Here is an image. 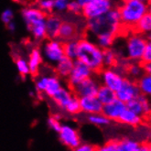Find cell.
Listing matches in <instances>:
<instances>
[{
  "instance_id": "cell-1",
  "label": "cell",
  "mask_w": 151,
  "mask_h": 151,
  "mask_svg": "<svg viewBox=\"0 0 151 151\" xmlns=\"http://www.w3.org/2000/svg\"><path fill=\"white\" fill-rule=\"evenodd\" d=\"M76 60L85 64L93 73H99L104 69L103 50L87 39L78 40V52Z\"/></svg>"
},
{
  "instance_id": "cell-2",
  "label": "cell",
  "mask_w": 151,
  "mask_h": 151,
  "mask_svg": "<svg viewBox=\"0 0 151 151\" xmlns=\"http://www.w3.org/2000/svg\"><path fill=\"white\" fill-rule=\"evenodd\" d=\"M87 20V29L95 36L103 32H111L116 36L122 27L119 10L113 8L104 15Z\"/></svg>"
},
{
  "instance_id": "cell-3",
  "label": "cell",
  "mask_w": 151,
  "mask_h": 151,
  "mask_svg": "<svg viewBox=\"0 0 151 151\" xmlns=\"http://www.w3.org/2000/svg\"><path fill=\"white\" fill-rule=\"evenodd\" d=\"M122 26L134 28L138 20L149 11L147 0H129L125 1L118 8Z\"/></svg>"
},
{
  "instance_id": "cell-4",
  "label": "cell",
  "mask_w": 151,
  "mask_h": 151,
  "mask_svg": "<svg viewBox=\"0 0 151 151\" xmlns=\"http://www.w3.org/2000/svg\"><path fill=\"white\" fill-rule=\"evenodd\" d=\"M35 87L37 93H44L51 98L55 93L63 87V84L60 78L56 75H43L36 81Z\"/></svg>"
},
{
  "instance_id": "cell-5",
  "label": "cell",
  "mask_w": 151,
  "mask_h": 151,
  "mask_svg": "<svg viewBox=\"0 0 151 151\" xmlns=\"http://www.w3.org/2000/svg\"><path fill=\"white\" fill-rule=\"evenodd\" d=\"M147 42V39L139 33L129 37L127 42V54L128 59L135 63H140Z\"/></svg>"
},
{
  "instance_id": "cell-6",
  "label": "cell",
  "mask_w": 151,
  "mask_h": 151,
  "mask_svg": "<svg viewBox=\"0 0 151 151\" xmlns=\"http://www.w3.org/2000/svg\"><path fill=\"white\" fill-rule=\"evenodd\" d=\"M111 8L112 3L110 0H90L82 8V13L86 19H90L104 15Z\"/></svg>"
},
{
  "instance_id": "cell-7",
  "label": "cell",
  "mask_w": 151,
  "mask_h": 151,
  "mask_svg": "<svg viewBox=\"0 0 151 151\" xmlns=\"http://www.w3.org/2000/svg\"><path fill=\"white\" fill-rule=\"evenodd\" d=\"M42 56L51 64H56L64 56L63 42L58 39L50 40L45 42L42 49Z\"/></svg>"
},
{
  "instance_id": "cell-8",
  "label": "cell",
  "mask_w": 151,
  "mask_h": 151,
  "mask_svg": "<svg viewBox=\"0 0 151 151\" xmlns=\"http://www.w3.org/2000/svg\"><path fill=\"white\" fill-rule=\"evenodd\" d=\"M93 70L78 60H73V68L68 76V84L70 90L83 80L93 76Z\"/></svg>"
},
{
  "instance_id": "cell-9",
  "label": "cell",
  "mask_w": 151,
  "mask_h": 151,
  "mask_svg": "<svg viewBox=\"0 0 151 151\" xmlns=\"http://www.w3.org/2000/svg\"><path fill=\"white\" fill-rule=\"evenodd\" d=\"M59 138L65 147L73 150H75L81 144V137L78 131L68 125L61 126V128L59 131Z\"/></svg>"
},
{
  "instance_id": "cell-10",
  "label": "cell",
  "mask_w": 151,
  "mask_h": 151,
  "mask_svg": "<svg viewBox=\"0 0 151 151\" xmlns=\"http://www.w3.org/2000/svg\"><path fill=\"white\" fill-rule=\"evenodd\" d=\"M139 88L136 82L130 81L128 79H124L121 87L115 92L116 98L124 103H127L132 99H135L140 94Z\"/></svg>"
},
{
  "instance_id": "cell-11",
  "label": "cell",
  "mask_w": 151,
  "mask_h": 151,
  "mask_svg": "<svg viewBox=\"0 0 151 151\" xmlns=\"http://www.w3.org/2000/svg\"><path fill=\"white\" fill-rule=\"evenodd\" d=\"M99 73L101 75V81L103 85L109 87L114 92H116L121 87L124 79H125L117 70L112 69L111 67L101 70Z\"/></svg>"
},
{
  "instance_id": "cell-12",
  "label": "cell",
  "mask_w": 151,
  "mask_h": 151,
  "mask_svg": "<svg viewBox=\"0 0 151 151\" xmlns=\"http://www.w3.org/2000/svg\"><path fill=\"white\" fill-rule=\"evenodd\" d=\"M100 83L93 76L89 77L80 83L73 89V93L78 97L83 96H96Z\"/></svg>"
},
{
  "instance_id": "cell-13",
  "label": "cell",
  "mask_w": 151,
  "mask_h": 151,
  "mask_svg": "<svg viewBox=\"0 0 151 151\" xmlns=\"http://www.w3.org/2000/svg\"><path fill=\"white\" fill-rule=\"evenodd\" d=\"M127 108L126 103L115 98L112 102L103 105L102 114H104L110 121L118 122V118L122 112Z\"/></svg>"
},
{
  "instance_id": "cell-14",
  "label": "cell",
  "mask_w": 151,
  "mask_h": 151,
  "mask_svg": "<svg viewBox=\"0 0 151 151\" xmlns=\"http://www.w3.org/2000/svg\"><path fill=\"white\" fill-rule=\"evenodd\" d=\"M81 112L87 114L102 113L103 104L98 100L96 96H83L79 97Z\"/></svg>"
},
{
  "instance_id": "cell-15",
  "label": "cell",
  "mask_w": 151,
  "mask_h": 151,
  "mask_svg": "<svg viewBox=\"0 0 151 151\" xmlns=\"http://www.w3.org/2000/svg\"><path fill=\"white\" fill-rule=\"evenodd\" d=\"M21 15L27 25V28H29V26L37 22L45 20L47 17V13L42 11L40 7H34V6L25 7L21 11Z\"/></svg>"
},
{
  "instance_id": "cell-16",
  "label": "cell",
  "mask_w": 151,
  "mask_h": 151,
  "mask_svg": "<svg viewBox=\"0 0 151 151\" xmlns=\"http://www.w3.org/2000/svg\"><path fill=\"white\" fill-rule=\"evenodd\" d=\"M61 19L55 15H47L45 19V27L47 32V38L50 40L58 39Z\"/></svg>"
},
{
  "instance_id": "cell-17",
  "label": "cell",
  "mask_w": 151,
  "mask_h": 151,
  "mask_svg": "<svg viewBox=\"0 0 151 151\" xmlns=\"http://www.w3.org/2000/svg\"><path fill=\"white\" fill-rule=\"evenodd\" d=\"M42 61H43V56L41 51L38 48L32 49L31 51L29 52V60H28L29 72L32 76H38Z\"/></svg>"
},
{
  "instance_id": "cell-18",
  "label": "cell",
  "mask_w": 151,
  "mask_h": 151,
  "mask_svg": "<svg viewBox=\"0 0 151 151\" xmlns=\"http://www.w3.org/2000/svg\"><path fill=\"white\" fill-rule=\"evenodd\" d=\"M73 68V60L63 56L55 64V73L60 78H68Z\"/></svg>"
},
{
  "instance_id": "cell-19",
  "label": "cell",
  "mask_w": 151,
  "mask_h": 151,
  "mask_svg": "<svg viewBox=\"0 0 151 151\" xmlns=\"http://www.w3.org/2000/svg\"><path fill=\"white\" fill-rule=\"evenodd\" d=\"M77 33L76 27L70 22H61L60 30H59V35L58 39L61 42H65L68 40H74Z\"/></svg>"
},
{
  "instance_id": "cell-20",
  "label": "cell",
  "mask_w": 151,
  "mask_h": 151,
  "mask_svg": "<svg viewBox=\"0 0 151 151\" xmlns=\"http://www.w3.org/2000/svg\"><path fill=\"white\" fill-rule=\"evenodd\" d=\"M118 122L126 124V125H128L131 127H137L143 123V117L135 114L134 112L130 111L129 109L126 108L120 114V116L118 118Z\"/></svg>"
},
{
  "instance_id": "cell-21",
  "label": "cell",
  "mask_w": 151,
  "mask_h": 151,
  "mask_svg": "<svg viewBox=\"0 0 151 151\" xmlns=\"http://www.w3.org/2000/svg\"><path fill=\"white\" fill-rule=\"evenodd\" d=\"M73 93L72 90H70V89L61 87L60 90H58L55 93V94L51 97V99L53 100V102L55 103V104L57 106H59L60 108L64 109L65 105L70 101V97L73 96Z\"/></svg>"
},
{
  "instance_id": "cell-22",
  "label": "cell",
  "mask_w": 151,
  "mask_h": 151,
  "mask_svg": "<svg viewBox=\"0 0 151 151\" xmlns=\"http://www.w3.org/2000/svg\"><path fill=\"white\" fill-rule=\"evenodd\" d=\"M28 29L31 32L33 38L40 41L43 40L47 38V32H46V27H45V20H42L40 22L35 23L29 26Z\"/></svg>"
},
{
  "instance_id": "cell-23",
  "label": "cell",
  "mask_w": 151,
  "mask_h": 151,
  "mask_svg": "<svg viewBox=\"0 0 151 151\" xmlns=\"http://www.w3.org/2000/svg\"><path fill=\"white\" fill-rule=\"evenodd\" d=\"M96 97L103 104H105L116 98V95H115V92L109 87L105 85H100L96 93Z\"/></svg>"
},
{
  "instance_id": "cell-24",
  "label": "cell",
  "mask_w": 151,
  "mask_h": 151,
  "mask_svg": "<svg viewBox=\"0 0 151 151\" xmlns=\"http://www.w3.org/2000/svg\"><path fill=\"white\" fill-rule=\"evenodd\" d=\"M134 29L139 34H147L151 31V14L149 11L138 20Z\"/></svg>"
},
{
  "instance_id": "cell-25",
  "label": "cell",
  "mask_w": 151,
  "mask_h": 151,
  "mask_svg": "<svg viewBox=\"0 0 151 151\" xmlns=\"http://www.w3.org/2000/svg\"><path fill=\"white\" fill-rule=\"evenodd\" d=\"M115 38V35L111 32H103L98 35H96L97 39V45H98L102 50L111 48L114 40Z\"/></svg>"
},
{
  "instance_id": "cell-26",
  "label": "cell",
  "mask_w": 151,
  "mask_h": 151,
  "mask_svg": "<svg viewBox=\"0 0 151 151\" xmlns=\"http://www.w3.org/2000/svg\"><path fill=\"white\" fill-rule=\"evenodd\" d=\"M139 91L142 94L149 96L151 94V75L148 73L142 74L137 83Z\"/></svg>"
},
{
  "instance_id": "cell-27",
  "label": "cell",
  "mask_w": 151,
  "mask_h": 151,
  "mask_svg": "<svg viewBox=\"0 0 151 151\" xmlns=\"http://www.w3.org/2000/svg\"><path fill=\"white\" fill-rule=\"evenodd\" d=\"M63 53L64 56L72 59L76 60L77 58V52H78V40H72L65 42H63Z\"/></svg>"
},
{
  "instance_id": "cell-28",
  "label": "cell",
  "mask_w": 151,
  "mask_h": 151,
  "mask_svg": "<svg viewBox=\"0 0 151 151\" xmlns=\"http://www.w3.org/2000/svg\"><path fill=\"white\" fill-rule=\"evenodd\" d=\"M140 146L137 141L123 139L118 141V151H140Z\"/></svg>"
},
{
  "instance_id": "cell-29",
  "label": "cell",
  "mask_w": 151,
  "mask_h": 151,
  "mask_svg": "<svg viewBox=\"0 0 151 151\" xmlns=\"http://www.w3.org/2000/svg\"><path fill=\"white\" fill-rule=\"evenodd\" d=\"M87 120L89 121V123H91L92 125H94V126H97V127H105V126H108L109 124H110V122H111L102 113L89 114L88 117H87Z\"/></svg>"
},
{
  "instance_id": "cell-30",
  "label": "cell",
  "mask_w": 151,
  "mask_h": 151,
  "mask_svg": "<svg viewBox=\"0 0 151 151\" xmlns=\"http://www.w3.org/2000/svg\"><path fill=\"white\" fill-rule=\"evenodd\" d=\"M64 110L70 114H77L81 113V107H80V102H79V97L75 95L74 93L70 97V101L65 105Z\"/></svg>"
},
{
  "instance_id": "cell-31",
  "label": "cell",
  "mask_w": 151,
  "mask_h": 151,
  "mask_svg": "<svg viewBox=\"0 0 151 151\" xmlns=\"http://www.w3.org/2000/svg\"><path fill=\"white\" fill-rule=\"evenodd\" d=\"M116 63V56L115 53L111 48L103 50V64L104 66L110 68L115 65Z\"/></svg>"
},
{
  "instance_id": "cell-32",
  "label": "cell",
  "mask_w": 151,
  "mask_h": 151,
  "mask_svg": "<svg viewBox=\"0 0 151 151\" xmlns=\"http://www.w3.org/2000/svg\"><path fill=\"white\" fill-rule=\"evenodd\" d=\"M15 64H16L17 69V70H19V73L22 78H25L26 76L30 74L28 60H25L24 58H22V57L15 58Z\"/></svg>"
},
{
  "instance_id": "cell-33",
  "label": "cell",
  "mask_w": 151,
  "mask_h": 151,
  "mask_svg": "<svg viewBox=\"0 0 151 151\" xmlns=\"http://www.w3.org/2000/svg\"><path fill=\"white\" fill-rule=\"evenodd\" d=\"M127 104V108L129 109L130 111L134 112L135 114L140 115L144 118V114H143V109H142V105L139 102V100L137 98L135 99H132L129 102L126 103Z\"/></svg>"
},
{
  "instance_id": "cell-34",
  "label": "cell",
  "mask_w": 151,
  "mask_h": 151,
  "mask_svg": "<svg viewBox=\"0 0 151 151\" xmlns=\"http://www.w3.org/2000/svg\"><path fill=\"white\" fill-rule=\"evenodd\" d=\"M137 98L139 100V102L142 105V109H143V114H144V118L147 117L150 114V112H151V106H150V103H149L147 96L145 94L140 93Z\"/></svg>"
},
{
  "instance_id": "cell-35",
  "label": "cell",
  "mask_w": 151,
  "mask_h": 151,
  "mask_svg": "<svg viewBox=\"0 0 151 151\" xmlns=\"http://www.w3.org/2000/svg\"><path fill=\"white\" fill-rule=\"evenodd\" d=\"M100 151H118V140L112 139L109 140L100 148H97Z\"/></svg>"
},
{
  "instance_id": "cell-36",
  "label": "cell",
  "mask_w": 151,
  "mask_h": 151,
  "mask_svg": "<svg viewBox=\"0 0 151 151\" xmlns=\"http://www.w3.org/2000/svg\"><path fill=\"white\" fill-rule=\"evenodd\" d=\"M47 124H48V126L52 130V131H54L56 133H59V131L60 130L61 128V124L60 122L59 119H57L54 115H52V116L49 117L48 120H47Z\"/></svg>"
},
{
  "instance_id": "cell-37",
  "label": "cell",
  "mask_w": 151,
  "mask_h": 151,
  "mask_svg": "<svg viewBox=\"0 0 151 151\" xmlns=\"http://www.w3.org/2000/svg\"><path fill=\"white\" fill-rule=\"evenodd\" d=\"M128 73L132 77L139 78L142 75L143 70H142L140 63H133L128 67Z\"/></svg>"
},
{
  "instance_id": "cell-38",
  "label": "cell",
  "mask_w": 151,
  "mask_h": 151,
  "mask_svg": "<svg viewBox=\"0 0 151 151\" xmlns=\"http://www.w3.org/2000/svg\"><path fill=\"white\" fill-rule=\"evenodd\" d=\"M39 7L45 13H50L53 10V0H40Z\"/></svg>"
},
{
  "instance_id": "cell-39",
  "label": "cell",
  "mask_w": 151,
  "mask_h": 151,
  "mask_svg": "<svg viewBox=\"0 0 151 151\" xmlns=\"http://www.w3.org/2000/svg\"><path fill=\"white\" fill-rule=\"evenodd\" d=\"M0 19H1V21L4 23V24H7L11 21H13V19H14V12L12 9L10 8H6L5 9L2 13H1V17H0Z\"/></svg>"
},
{
  "instance_id": "cell-40",
  "label": "cell",
  "mask_w": 151,
  "mask_h": 151,
  "mask_svg": "<svg viewBox=\"0 0 151 151\" xmlns=\"http://www.w3.org/2000/svg\"><path fill=\"white\" fill-rule=\"evenodd\" d=\"M141 63H151V43H150V41H147L146 44L143 54H142Z\"/></svg>"
},
{
  "instance_id": "cell-41",
  "label": "cell",
  "mask_w": 151,
  "mask_h": 151,
  "mask_svg": "<svg viewBox=\"0 0 151 151\" xmlns=\"http://www.w3.org/2000/svg\"><path fill=\"white\" fill-rule=\"evenodd\" d=\"M69 1L70 0H53V9L56 11L67 10Z\"/></svg>"
},
{
  "instance_id": "cell-42",
  "label": "cell",
  "mask_w": 151,
  "mask_h": 151,
  "mask_svg": "<svg viewBox=\"0 0 151 151\" xmlns=\"http://www.w3.org/2000/svg\"><path fill=\"white\" fill-rule=\"evenodd\" d=\"M67 9L70 12H72V13H73L75 15H78V14L82 13V6L76 2V0H72V1H69Z\"/></svg>"
},
{
  "instance_id": "cell-43",
  "label": "cell",
  "mask_w": 151,
  "mask_h": 151,
  "mask_svg": "<svg viewBox=\"0 0 151 151\" xmlns=\"http://www.w3.org/2000/svg\"><path fill=\"white\" fill-rule=\"evenodd\" d=\"M75 150H77V151H95V150H97V147L91 144H89V143H83V144L81 143Z\"/></svg>"
},
{
  "instance_id": "cell-44",
  "label": "cell",
  "mask_w": 151,
  "mask_h": 151,
  "mask_svg": "<svg viewBox=\"0 0 151 151\" xmlns=\"http://www.w3.org/2000/svg\"><path fill=\"white\" fill-rule=\"evenodd\" d=\"M139 63L145 73H148V74L151 73V63H141L140 61Z\"/></svg>"
},
{
  "instance_id": "cell-45",
  "label": "cell",
  "mask_w": 151,
  "mask_h": 151,
  "mask_svg": "<svg viewBox=\"0 0 151 151\" xmlns=\"http://www.w3.org/2000/svg\"><path fill=\"white\" fill-rule=\"evenodd\" d=\"M6 28H7L8 31H10V32H15V31H16V29H17V26H16V24H15L13 21H11V22H9V23H7V24H6Z\"/></svg>"
},
{
  "instance_id": "cell-46",
  "label": "cell",
  "mask_w": 151,
  "mask_h": 151,
  "mask_svg": "<svg viewBox=\"0 0 151 151\" xmlns=\"http://www.w3.org/2000/svg\"><path fill=\"white\" fill-rule=\"evenodd\" d=\"M150 150V146L149 144H141L140 146V151H149Z\"/></svg>"
},
{
  "instance_id": "cell-47",
  "label": "cell",
  "mask_w": 151,
  "mask_h": 151,
  "mask_svg": "<svg viewBox=\"0 0 151 151\" xmlns=\"http://www.w3.org/2000/svg\"><path fill=\"white\" fill-rule=\"evenodd\" d=\"M89 1H90V0H76V2L82 6V8H83L86 4H88Z\"/></svg>"
},
{
  "instance_id": "cell-48",
  "label": "cell",
  "mask_w": 151,
  "mask_h": 151,
  "mask_svg": "<svg viewBox=\"0 0 151 151\" xmlns=\"http://www.w3.org/2000/svg\"><path fill=\"white\" fill-rule=\"evenodd\" d=\"M13 2H15V3H21L22 2V0H12Z\"/></svg>"
},
{
  "instance_id": "cell-49",
  "label": "cell",
  "mask_w": 151,
  "mask_h": 151,
  "mask_svg": "<svg viewBox=\"0 0 151 151\" xmlns=\"http://www.w3.org/2000/svg\"><path fill=\"white\" fill-rule=\"evenodd\" d=\"M125 1H129V0H123V2H125Z\"/></svg>"
},
{
  "instance_id": "cell-50",
  "label": "cell",
  "mask_w": 151,
  "mask_h": 151,
  "mask_svg": "<svg viewBox=\"0 0 151 151\" xmlns=\"http://www.w3.org/2000/svg\"><path fill=\"white\" fill-rule=\"evenodd\" d=\"M147 1H150V0H147Z\"/></svg>"
}]
</instances>
